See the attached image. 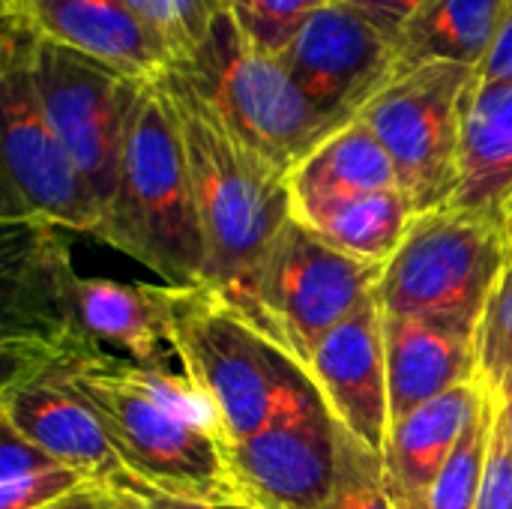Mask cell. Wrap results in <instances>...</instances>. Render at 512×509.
<instances>
[{"mask_svg":"<svg viewBox=\"0 0 512 509\" xmlns=\"http://www.w3.org/2000/svg\"><path fill=\"white\" fill-rule=\"evenodd\" d=\"M84 477L63 462H57L51 453L18 435L3 423L0 435V509H42L63 495H69L75 486H81Z\"/></svg>","mask_w":512,"mask_h":509,"instance_id":"603a6c76","label":"cell"},{"mask_svg":"<svg viewBox=\"0 0 512 509\" xmlns=\"http://www.w3.org/2000/svg\"><path fill=\"white\" fill-rule=\"evenodd\" d=\"M492 429H495V402L492 396H486V402L471 417L465 435L459 438L453 456L447 459L444 471L438 474L429 495V509H477L486 465H489Z\"/></svg>","mask_w":512,"mask_h":509,"instance_id":"cb8c5ba5","label":"cell"},{"mask_svg":"<svg viewBox=\"0 0 512 509\" xmlns=\"http://www.w3.org/2000/svg\"><path fill=\"white\" fill-rule=\"evenodd\" d=\"M165 291L174 357L213 405L225 444L318 399L303 363L210 285H165Z\"/></svg>","mask_w":512,"mask_h":509,"instance_id":"5b68a950","label":"cell"},{"mask_svg":"<svg viewBox=\"0 0 512 509\" xmlns=\"http://www.w3.org/2000/svg\"><path fill=\"white\" fill-rule=\"evenodd\" d=\"M477 509H512V441L495 414L492 429V447H489V465L483 477V492Z\"/></svg>","mask_w":512,"mask_h":509,"instance_id":"f1b7e54d","label":"cell"},{"mask_svg":"<svg viewBox=\"0 0 512 509\" xmlns=\"http://www.w3.org/2000/svg\"><path fill=\"white\" fill-rule=\"evenodd\" d=\"M264 162L291 174L336 126L306 99L285 63L246 39L228 12L207 42L168 66Z\"/></svg>","mask_w":512,"mask_h":509,"instance_id":"8992f818","label":"cell"},{"mask_svg":"<svg viewBox=\"0 0 512 509\" xmlns=\"http://www.w3.org/2000/svg\"><path fill=\"white\" fill-rule=\"evenodd\" d=\"M153 270L162 285H204L207 249L177 117L159 84L147 81L117 165L114 192L93 234Z\"/></svg>","mask_w":512,"mask_h":509,"instance_id":"277c9868","label":"cell"},{"mask_svg":"<svg viewBox=\"0 0 512 509\" xmlns=\"http://www.w3.org/2000/svg\"><path fill=\"white\" fill-rule=\"evenodd\" d=\"M159 84L186 150L207 249L204 285L249 318L255 273L294 219L288 174L249 150L171 69L159 75Z\"/></svg>","mask_w":512,"mask_h":509,"instance_id":"7a4b0ae2","label":"cell"},{"mask_svg":"<svg viewBox=\"0 0 512 509\" xmlns=\"http://www.w3.org/2000/svg\"><path fill=\"white\" fill-rule=\"evenodd\" d=\"M42 366L75 387L129 471L159 498L231 495L213 405L180 372L126 360L69 330L3 333V369Z\"/></svg>","mask_w":512,"mask_h":509,"instance_id":"6da1fadb","label":"cell"},{"mask_svg":"<svg viewBox=\"0 0 512 509\" xmlns=\"http://www.w3.org/2000/svg\"><path fill=\"white\" fill-rule=\"evenodd\" d=\"M324 3L327 0H222L225 12L246 33V39L276 57Z\"/></svg>","mask_w":512,"mask_h":509,"instance_id":"4316f807","label":"cell"},{"mask_svg":"<svg viewBox=\"0 0 512 509\" xmlns=\"http://www.w3.org/2000/svg\"><path fill=\"white\" fill-rule=\"evenodd\" d=\"M390 426L426 402L477 381L474 336L447 324L384 315Z\"/></svg>","mask_w":512,"mask_h":509,"instance_id":"e0dca14e","label":"cell"},{"mask_svg":"<svg viewBox=\"0 0 512 509\" xmlns=\"http://www.w3.org/2000/svg\"><path fill=\"white\" fill-rule=\"evenodd\" d=\"M153 504L156 501H150L144 495H135V492H126V489H117V486H108V483L84 480L69 495H63L60 501H54V504L42 509H150Z\"/></svg>","mask_w":512,"mask_h":509,"instance_id":"f546056e","label":"cell"},{"mask_svg":"<svg viewBox=\"0 0 512 509\" xmlns=\"http://www.w3.org/2000/svg\"><path fill=\"white\" fill-rule=\"evenodd\" d=\"M477 90V66L432 60L399 72L357 114L393 159L414 216L444 210L459 180L462 129Z\"/></svg>","mask_w":512,"mask_h":509,"instance_id":"ba28073f","label":"cell"},{"mask_svg":"<svg viewBox=\"0 0 512 509\" xmlns=\"http://www.w3.org/2000/svg\"><path fill=\"white\" fill-rule=\"evenodd\" d=\"M0 9L6 27L81 51L135 78L150 81L171 66L168 48L123 0H0Z\"/></svg>","mask_w":512,"mask_h":509,"instance_id":"2e32d148","label":"cell"},{"mask_svg":"<svg viewBox=\"0 0 512 509\" xmlns=\"http://www.w3.org/2000/svg\"><path fill=\"white\" fill-rule=\"evenodd\" d=\"M0 420L66 468L78 471L84 480L108 483L159 501V495L144 486L120 459L87 399L57 372L42 366L3 369Z\"/></svg>","mask_w":512,"mask_h":509,"instance_id":"5bb4252c","label":"cell"},{"mask_svg":"<svg viewBox=\"0 0 512 509\" xmlns=\"http://www.w3.org/2000/svg\"><path fill=\"white\" fill-rule=\"evenodd\" d=\"M150 509H216V501H201V498H162Z\"/></svg>","mask_w":512,"mask_h":509,"instance_id":"836d02e7","label":"cell"},{"mask_svg":"<svg viewBox=\"0 0 512 509\" xmlns=\"http://www.w3.org/2000/svg\"><path fill=\"white\" fill-rule=\"evenodd\" d=\"M381 267L363 264L291 219L252 282L249 318L306 369L315 345L375 297Z\"/></svg>","mask_w":512,"mask_h":509,"instance_id":"30bf717a","label":"cell"},{"mask_svg":"<svg viewBox=\"0 0 512 509\" xmlns=\"http://www.w3.org/2000/svg\"><path fill=\"white\" fill-rule=\"evenodd\" d=\"M411 222H414V210L408 198L399 189H387L342 204L306 228L324 237L339 252L363 264L384 267L402 246Z\"/></svg>","mask_w":512,"mask_h":509,"instance_id":"7402d4cb","label":"cell"},{"mask_svg":"<svg viewBox=\"0 0 512 509\" xmlns=\"http://www.w3.org/2000/svg\"><path fill=\"white\" fill-rule=\"evenodd\" d=\"M510 261L507 219L432 210L414 216L402 246L381 267L375 300L384 315L423 318L474 336Z\"/></svg>","mask_w":512,"mask_h":509,"instance_id":"52a82bcc","label":"cell"},{"mask_svg":"<svg viewBox=\"0 0 512 509\" xmlns=\"http://www.w3.org/2000/svg\"><path fill=\"white\" fill-rule=\"evenodd\" d=\"M126 9L168 48L171 66L192 57L225 12L222 0H123Z\"/></svg>","mask_w":512,"mask_h":509,"instance_id":"d4e9b609","label":"cell"},{"mask_svg":"<svg viewBox=\"0 0 512 509\" xmlns=\"http://www.w3.org/2000/svg\"><path fill=\"white\" fill-rule=\"evenodd\" d=\"M486 396L489 393L480 387V381H474L426 402L390 426L381 465L396 509H429V495L438 474L444 471Z\"/></svg>","mask_w":512,"mask_h":509,"instance_id":"ac0fdd59","label":"cell"},{"mask_svg":"<svg viewBox=\"0 0 512 509\" xmlns=\"http://www.w3.org/2000/svg\"><path fill=\"white\" fill-rule=\"evenodd\" d=\"M327 509H396L384 483L381 456L363 447L345 429L339 450V483Z\"/></svg>","mask_w":512,"mask_h":509,"instance_id":"83f0119b","label":"cell"},{"mask_svg":"<svg viewBox=\"0 0 512 509\" xmlns=\"http://www.w3.org/2000/svg\"><path fill=\"white\" fill-rule=\"evenodd\" d=\"M504 219H507V225L512 228V195H510V201H507V207H504Z\"/></svg>","mask_w":512,"mask_h":509,"instance_id":"d590c367","label":"cell"},{"mask_svg":"<svg viewBox=\"0 0 512 509\" xmlns=\"http://www.w3.org/2000/svg\"><path fill=\"white\" fill-rule=\"evenodd\" d=\"M492 402H495V414H498V423L504 426L507 438L512 441V375L507 378V384L501 387V393H498V396H492Z\"/></svg>","mask_w":512,"mask_h":509,"instance_id":"d6a6232c","label":"cell"},{"mask_svg":"<svg viewBox=\"0 0 512 509\" xmlns=\"http://www.w3.org/2000/svg\"><path fill=\"white\" fill-rule=\"evenodd\" d=\"M216 509H255V507H249L246 501H240L237 495H225V498H219L216 501Z\"/></svg>","mask_w":512,"mask_h":509,"instance_id":"e575fe53","label":"cell"},{"mask_svg":"<svg viewBox=\"0 0 512 509\" xmlns=\"http://www.w3.org/2000/svg\"><path fill=\"white\" fill-rule=\"evenodd\" d=\"M351 3L360 6L369 18H375L393 36H402L408 21L426 6V0H351Z\"/></svg>","mask_w":512,"mask_h":509,"instance_id":"4dcf8cb0","label":"cell"},{"mask_svg":"<svg viewBox=\"0 0 512 509\" xmlns=\"http://www.w3.org/2000/svg\"><path fill=\"white\" fill-rule=\"evenodd\" d=\"M512 81V12L495 42V48L489 51L486 63L477 69V84L480 87H498V84H510Z\"/></svg>","mask_w":512,"mask_h":509,"instance_id":"1f68e13d","label":"cell"},{"mask_svg":"<svg viewBox=\"0 0 512 509\" xmlns=\"http://www.w3.org/2000/svg\"><path fill=\"white\" fill-rule=\"evenodd\" d=\"M339 450L342 429L318 396L225 444L231 495L255 509H327L339 483Z\"/></svg>","mask_w":512,"mask_h":509,"instance_id":"4fadbf2b","label":"cell"},{"mask_svg":"<svg viewBox=\"0 0 512 509\" xmlns=\"http://www.w3.org/2000/svg\"><path fill=\"white\" fill-rule=\"evenodd\" d=\"M399 36L351 0L324 3L279 54L306 99L336 126L357 120L363 105L393 81Z\"/></svg>","mask_w":512,"mask_h":509,"instance_id":"7c38bea8","label":"cell"},{"mask_svg":"<svg viewBox=\"0 0 512 509\" xmlns=\"http://www.w3.org/2000/svg\"><path fill=\"white\" fill-rule=\"evenodd\" d=\"M474 348L477 381L489 396H498L512 375V261L480 315Z\"/></svg>","mask_w":512,"mask_h":509,"instance_id":"484cf974","label":"cell"},{"mask_svg":"<svg viewBox=\"0 0 512 509\" xmlns=\"http://www.w3.org/2000/svg\"><path fill=\"white\" fill-rule=\"evenodd\" d=\"M0 45L3 222L93 234L102 204L42 108L30 75L27 36L3 24Z\"/></svg>","mask_w":512,"mask_h":509,"instance_id":"9c48e42d","label":"cell"},{"mask_svg":"<svg viewBox=\"0 0 512 509\" xmlns=\"http://www.w3.org/2000/svg\"><path fill=\"white\" fill-rule=\"evenodd\" d=\"M510 12L512 0H426L399 36L396 75L432 60L480 69Z\"/></svg>","mask_w":512,"mask_h":509,"instance_id":"44dd1931","label":"cell"},{"mask_svg":"<svg viewBox=\"0 0 512 509\" xmlns=\"http://www.w3.org/2000/svg\"><path fill=\"white\" fill-rule=\"evenodd\" d=\"M3 333L69 330L126 360L171 369L165 285L81 276L57 228L3 222Z\"/></svg>","mask_w":512,"mask_h":509,"instance_id":"3957f363","label":"cell"},{"mask_svg":"<svg viewBox=\"0 0 512 509\" xmlns=\"http://www.w3.org/2000/svg\"><path fill=\"white\" fill-rule=\"evenodd\" d=\"M291 213L300 225H315L321 216L357 198L399 189L396 168L384 144L360 120L327 135L288 174Z\"/></svg>","mask_w":512,"mask_h":509,"instance_id":"d6986e66","label":"cell"},{"mask_svg":"<svg viewBox=\"0 0 512 509\" xmlns=\"http://www.w3.org/2000/svg\"><path fill=\"white\" fill-rule=\"evenodd\" d=\"M327 3H345V0H327Z\"/></svg>","mask_w":512,"mask_h":509,"instance_id":"8d00e7d4","label":"cell"},{"mask_svg":"<svg viewBox=\"0 0 512 509\" xmlns=\"http://www.w3.org/2000/svg\"><path fill=\"white\" fill-rule=\"evenodd\" d=\"M27 60L51 126L105 210L117 183L123 138L147 78H135L96 57L30 36Z\"/></svg>","mask_w":512,"mask_h":509,"instance_id":"8fae6325","label":"cell"},{"mask_svg":"<svg viewBox=\"0 0 512 509\" xmlns=\"http://www.w3.org/2000/svg\"><path fill=\"white\" fill-rule=\"evenodd\" d=\"M306 372L333 420L381 456L390 435V390L384 312L375 297L315 345Z\"/></svg>","mask_w":512,"mask_h":509,"instance_id":"9a60e30c","label":"cell"},{"mask_svg":"<svg viewBox=\"0 0 512 509\" xmlns=\"http://www.w3.org/2000/svg\"><path fill=\"white\" fill-rule=\"evenodd\" d=\"M512 195V81L474 90L450 210L501 216Z\"/></svg>","mask_w":512,"mask_h":509,"instance_id":"ffe728a7","label":"cell"}]
</instances>
